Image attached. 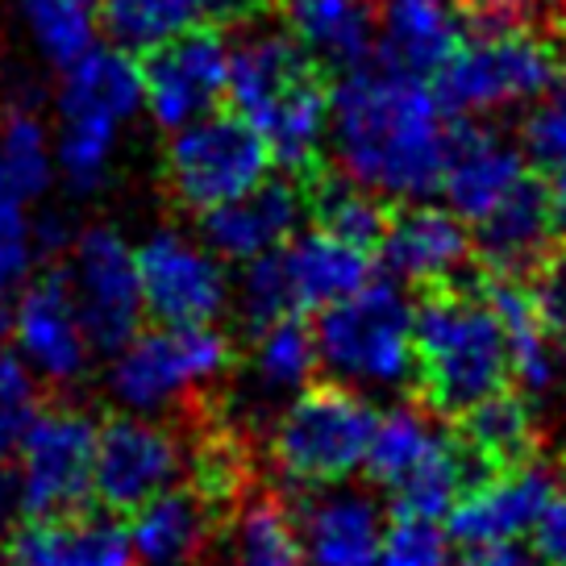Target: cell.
Returning a JSON list of instances; mask_svg holds the SVG:
<instances>
[{
  "label": "cell",
  "instance_id": "obj_1",
  "mask_svg": "<svg viewBox=\"0 0 566 566\" xmlns=\"http://www.w3.org/2000/svg\"><path fill=\"white\" fill-rule=\"evenodd\" d=\"M329 138L342 171L388 200H424L446 167V108L424 75L400 67L342 71L329 92Z\"/></svg>",
  "mask_w": 566,
  "mask_h": 566
},
{
  "label": "cell",
  "instance_id": "obj_2",
  "mask_svg": "<svg viewBox=\"0 0 566 566\" xmlns=\"http://www.w3.org/2000/svg\"><path fill=\"white\" fill-rule=\"evenodd\" d=\"M412 354L424 400L438 412L462 417L467 408L509 388V342L479 292L462 283L438 287L412 313Z\"/></svg>",
  "mask_w": 566,
  "mask_h": 566
},
{
  "label": "cell",
  "instance_id": "obj_3",
  "mask_svg": "<svg viewBox=\"0 0 566 566\" xmlns=\"http://www.w3.org/2000/svg\"><path fill=\"white\" fill-rule=\"evenodd\" d=\"M412 313L417 308L396 280L363 283L354 296L321 308L313 325L317 363L334 375V384L354 391L405 388L417 375Z\"/></svg>",
  "mask_w": 566,
  "mask_h": 566
},
{
  "label": "cell",
  "instance_id": "obj_4",
  "mask_svg": "<svg viewBox=\"0 0 566 566\" xmlns=\"http://www.w3.org/2000/svg\"><path fill=\"white\" fill-rule=\"evenodd\" d=\"M475 454L417 405H396L375 421L363 471L391 495L400 516L442 521L475 479Z\"/></svg>",
  "mask_w": 566,
  "mask_h": 566
},
{
  "label": "cell",
  "instance_id": "obj_5",
  "mask_svg": "<svg viewBox=\"0 0 566 566\" xmlns=\"http://www.w3.org/2000/svg\"><path fill=\"white\" fill-rule=\"evenodd\" d=\"M379 412L346 384L301 388L271 429V462L296 488H329L363 471Z\"/></svg>",
  "mask_w": 566,
  "mask_h": 566
},
{
  "label": "cell",
  "instance_id": "obj_6",
  "mask_svg": "<svg viewBox=\"0 0 566 566\" xmlns=\"http://www.w3.org/2000/svg\"><path fill=\"white\" fill-rule=\"evenodd\" d=\"M230 337L217 325H159L113 350L108 396L138 417H159L230 367Z\"/></svg>",
  "mask_w": 566,
  "mask_h": 566
},
{
  "label": "cell",
  "instance_id": "obj_7",
  "mask_svg": "<svg viewBox=\"0 0 566 566\" xmlns=\"http://www.w3.org/2000/svg\"><path fill=\"white\" fill-rule=\"evenodd\" d=\"M563 51L546 38H533L530 30L475 34L459 42V51L446 59L433 92L446 113L479 117L537 101L563 75Z\"/></svg>",
  "mask_w": 566,
  "mask_h": 566
},
{
  "label": "cell",
  "instance_id": "obj_8",
  "mask_svg": "<svg viewBox=\"0 0 566 566\" xmlns=\"http://www.w3.org/2000/svg\"><path fill=\"white\" fill-rule=\"evenodd\" d=\"M271 146L247 117L209 113L184 129H171L167 184L179 196V205L209 212L259 188L271 176Z\"/></svg>",
  "mask_w": 566,
  "mask_h": 566
},
{
  "label": "cell",
  "instance_id": "obj_9",
  "mask_svg": "<svg viewBox=\"0 0 566 566\" xmlns=\"http://www.w3.org/2000/svg\"><path fill=\"white\" fill-rule=\"evenodd\" d=\"M18 509L25 516H59L84 509L92 495L96 421L80 408H38L18 450Z\"/></svg>",
  "mask_w": 566,
  "mask_h": 566
},
{
  "label": "cell",
  "instance_id": "obj_10",
  "mask_svg": "<svg viewBox=\"0 0 566 566\" xmlns=\"http://www.w3.org/2000/svg\"><path fill=\"white\" fill-rule=\"evenodd\" d=\"M71 301L80 308L84 334L92 350L113 354L138 334L142 325V280H138V250L108 226H92L71 242L67 271Z\"/></svg>",
  "mask_w": 566,
  "mask_h": 566
},
{
  "label": "cell",
  "instance_id": "obj_11",
  "mask_svg": "<svg viewBox=\"0 0 566 566\" xmlns=\"http://www.w3.org/2000/svg\"><path fill=\"white\" fill-rule=\"evenodd\" d=\"M142 304L159 325H212L230 308L226 259L179 230H155L138 247Z\"/></svg>",
  "mask_w": 566,
  "mask_h": 566
},
{
  "label": "cell",
  "instance_id": "obj_12",
  "mask_svg": "<svg viewBox=\"0 0 566 566\" xmlns=\"http://www.w3.org/2000/svg\"><path fill=\"white\" fill-rule=\"evenodd\" d=\"M184 479V446L155 417L122 412L96 424L92 495L108 513H134L138 504L176 488Z\"/></svg>",
  "mask_w": 566,
  "mask_h": 566
},
{
  "label": "cell",
  "instance_id": "obj_13",
  "mask_svg": "<svg viewBox=\"0 0 566 566\" xmlns=\"http://www.w3.org/2000/svg\"><path fill=\"white\" fill-rule=\"evenodd\" d=\"M226 84H230V42L209 25H192L146 54L142 108H150L155 125L171 134L217 113L226 101Z\"/></svg>",
  "mask_w": 566,
  "mask_h": 566
},
{
  "label": "cell",
  "instance_id": "obj_14",
  "mask_svg": "<svg viewBox=\"0 0 566 566\" xmlns=\"http://www.w3.org/2000/svg\"><path fill=\"white\" fill-rule=\"evenodd\" d=\"M549 495L554 475L542 462L530 459L516 467H495L454 500V509L446 513V533L467 549L521 542L537 525Z\"/></svg>",
  "mask_w": 566,
  "mask_h": 566
},
{
  "label": "cell",
  "instance_id": "obj_15",
  "mask_svg": "<svg viewBox=\"0 0 566 566\" xmlns=\"http://www.w3.org/2000/svg\"><path fill=\"white\" fill-rule=\"evenodd\" d=\"M13 342L21 363L46 384L67 388L88 371L92 342L84 334L80 308L71 301L67 275H38L21 283V301L13 308Z\"/></svg>",
  "mask_w": 566,
  "mask_h": 566
},
{
  "label": "cell",
  "instance_id": "obj_16",
  "mask_svg": "<svg viewBox=\"0 0 566 566\" xmlns=\"http://www.w3.org/2000/svg\"><path fill=\"white\" fill-rule=\"evenodd\" d=\"M379 259L396 283H424V287H454L462 266L475 259L471 230L459 212L412 200L408 209L388 217L379 238Z\"/></svg>",
  "mask_w": 566,
  "mask_h": 566
},
{
  "label": "cell",
  "instance_id": "obj_17",
  "mask_svg": "<svg viewBox=\"0 0 566 566\" xmlns=\"http://www.w3.org/2000/svg\"><path fill=\"white\" fill-rule=\"evenodd\" d=\"M384 509L371 492L346 483L313 488L296 513L304 566H375L384 542Z\"/></svg>",
  "mask_w": 566,
  "mask_h": 566
},
{
  "label": "cell",
  "instance_id": "obj_18",
  "mask_svg": "<svg viewBox=\"0 0 566 566\" xmlns=\"http://www.w3.org/2000/svg\"><path fill=\"white\" fill-rule=\"evenodd\" d=\"M200 230H205V247L226 259V263H250L263 259L271 250H283L304 217V192L287 179L266 176L259 188L242 192L238 200H226L217 209L200 212Z\"/></svg>",
  "mask_w": 566,
  "mask_h": 566
},
{
  "label": "cell",
  "instance_id": "obj_19",
  "mask_svg": "<svg viewBox=\"0 0 566 566\" xmlns=\"http://www.w3.org/2000/svg\"><path fill=\"white\" fill-rule=\"evenodd\" d=\"M321 67L296 46L292 34L275 30H254L242 42L230 46V84L226 101H233V113L247 117L254 129L275 113V108L296 96V92L317 80Z\"/></svg>",
  "mask_w": 566,
  "mask_h": 566
},
{
  "label": "cell",
  "instance_id": "obj_20",
  "mask_svg": "<svg viewBox=\"0 0 566 566\" xmlns=\"http://www.w3.org/2000/svg\"><path fill=\"white\" fill-rule=\"evenodd\" d=\"M9 566H134L129 533L108 513H59L30 516L9 537Z\"/></svg>",
  "mask_w": 566,
  "mask_h": 566
},
{
  "label": "cell",
  "instance_id": "obj_21",
  "mask_svg": "<svg viewBox=\"0 0 566 566\" xmlns=\"http://www.w3.org/2000/svg\"><path fill=\"white\" fill-rule=\"evenodd\" d=\"M471 250L492 275L521 280L554 250V217L542 179L525 176L492 212H483L471 233Z\"/></svg>",
  "mask_w": 566,
  "mask_h": 566
},
{
  "label": "cell",
  "instance_id": "obj_22",
  "mask_svg": "<svg viewBox=\"0 0 566 566\" xmlns=\"http://www.w3.org/2000/svg\"><path fill=\"white\" fill-rule=\"evenodd\" d=\"M525 176H530V167L513 142L495 138L492 129H479V125H462L450 134V146H446L438 192L450 200V212H459L462 221L475 226L479 217L492 212Z\"/></svg>",
  "mask_w": 566,
  "mask_h": 566
},
{
  "label": "cell",
  "instance_id": "obj_23",
  "mask_svg": "<svg viewBox=\"0 0 566 566\" xmlns=\"http://www.w3.org/2000/svg\"><path fill=\"white\" fill-rule=\"evenodd\" d=\"M129 554L134 566H200L212 554L217 525L205 492L167 488L129 513Z\"/></svg>",
  "mask_w": 566,
  "mask_h": 566
},
{
  "label": "cell",
  "instance_id": "obj_24",
  "mask_svg": "<svg viewBox=\"0 0 566 566\" xmlns=\"http://www.w3.org/2000/svg\"><path fill=\"white\" fill-rule=\"evenodd\" d=\"M462 42L454 0H375V46L384 63L412 75H438Z\"/></svg>",
  "mask_w": 566,
  "mask_h": 566
},
{
  "label": "cell",
  "instance_id": "obj_25",
  "mask_svg": "<svg viewBox=\"0 0 566 566\" xmlns=\"http://www.w3.org/2000/svg\"><path fill=\"white\" fill-rule=\"evenodd\" d=\"M142 108V63L122 46H88L71 59L59 80V117L63 122H101L122 129Z\"/></svg>",
  "mask_w": 566,
  "mask_h": 566
},
{
  "label": "cell",
  "instance_id": "obj_26",
  "mask_svg": "<svg viewBox=\"0 0 566 566\" xmlns=\"http://www.w3.org/2000/svg\"><path fill=\"white\" fill-rule=\"evenodd\" d=\"M287 34L321 71H354L375 54V0H287Z\"/></svg>",
  "mask_w": 566,
  "mask_h": 566
},
{
  "label": "cell",
  "instance_id": "obj_27",
  "mask_svg": "<svg viewBox=\"0 0 566 566\" xmlns=\"http://www.w3.org/2000/svg\"><path fill=\"white\" fill-rule=\"evenodd\" d=\"M280 259L287 280H292L301 313L304 308H325V304L334 301H346L363 283H371V271H375L371 250L342 242V238H334V233L325 230L292 238L280 250Z\"/></svg>",
  "mask_w": 566,
  "mask_h": 566
},
{
  "label": "cell",
  "instance_id": "obj_28",
  "mask_svg": "<svg viewBox=\"0 0 566 566\" xmlns=\"http://www.w3.org/2000/svg\"><path fill=\"white\" fill-rule=\"evenodd\" d=\"M226 566H304L296 513L275 495H250L212 542Z\"/></svg>",
  "mask_w": 566,
  "mask_h": 566
},
{
  "label": "cell",
  "instance_id": "obj_29",
  "mask_svg": "<svg viewBox=\"0 0 566 566\" xmlns=\"http://www.w3.org/2000/svg\"><path fill=\"white\" fill-rule=\"evenodd\" d=\"M479 296L488 301V308L504 329L513 379H521V388L530 396H542L554 384V350H549L546 325L537 321V308L530 301V287L521 280H509V275H492V280L479 283Z\"/></svg>",
  "mask_w": 566,
  "mask_h": 566
},
{
  "label": "cell",
  "instance_id": "obj_30",
  "mask_svg": "<svg viewBox=\"0 0 566 566\" xmlns=\"http://www.w3.org/2000/svg\"><path fill=\"white\" fill-rule=\"evenodd\" d=\"M533 442H537V424H533V408L513 396V391H495L475 408L462 412V446L475 454L479 467H516V462L533 459Z\"/></svg>",
  "mask_w": 566,
  "mask_h": 566
},
{
  "label": "cell",
  "instance_id": "obj_31",
  "mask_svg": "<svg viewBox=\"0 0 566 566\" xmlns=\"http://www.w3.org/2000/svg\"><path fill=\"white\" fill-rule=\"evenodd\" d=\"M317 337H313V325H304L301 313L292 317H280L254 329V358H250V371H254V384L259 391H271V396H292L313 384L317 375Z\"/></svg>",
  "mask_w": 566,
  "mask_h": 566
},
{
  "label": "cell",
  "instance_id": "obj_32",
  "mask_svg": "<svg viewBox=\"0 0 566 566\" xmlns=\"http://www.w3.org/2000/svg\"><path fill=\"white\" fill-rule=\"evenodd\" d=\"M101 30L113 46L150 54L200 21V0H96Z\"/></svg>",
  "mask_w": 566,
  "mask_h": 566
},
{
  "label": "cell",
  "instance_id": "obj_33",
  "mask_svg": "<svg viewBox=\"0 0 566 566\" xmlns=\"http://www.w3.org/2000/svg\"><path fill=\"white\" fill-rule=\"evenodd\" d=\"M304 209H313L317 226L325 233H334L342 242H354L363 250H375L379 238H384V226H388V209L384 200L354 184L346 171L342 176H321L313 184V192L304 196Z\"/></svg>",
  "mask_w": 566,
  "mask_h": 566
},
{
  "label": "cell",
  "instance_id": "obj_34",
  "mask_svg": "<svg viewBox=\"0 0 566 566\" xmlns=\"http://www.w3.org/2000/svg\"><path fill=\"white\" fill-rule=\"evenodd\" d=\"M0 176L4 192L18 200H38L54 179V142L30 108H13L0 125Z\"/></svg>",
  "mask_w": 566,
  "mask_h": 566
},
{
  "label": "cell",
  "instance_id": "obj_35",
  "mask_svg": "<svg viewBox=\"0 0 566 566\" xmlns=\"http://www.w3.org/2000/svg\"><path fill=\"white\" fill-rule=\"evenodd\" d=\"M21 21L38 51L59 67H67L71 59L96 46L101 34L96 0H21Z\"/></svg>",
  "mask_w": 566,
  "mask_h": 566
},
{
  "label": "cell",
  "instance_id": "obj_36",
  "mask_svg": "<svg viewBox=\"0 0 566 566\" xmlns=\"http://www.w3.org/2000/svg\"><path fill=\"white\" fill-rule=\"evenodd\" d=\"M117 150V129L101 122H63L54 142V171H63L75 192H96L108 179Z\"/></svg>",
  "mask_w": 566,
  "mask_h": 566
},
{
  "label": "cell",
  "instance_id": "obj_37",
  "mask_svg": "<svg viewBox=\"0 0 566 566\" xmlns=\"http://www.w3.org/2000/svg\"><path fill=\"white\" fill-rule=\"evenodd\" d=\"M238 308H242V317H247L250 329H263L271 321L301 313L296 292H292V280H287V271H283L280 250L242 263V275H238Z\"/></svg>",
  "mask_w": 566,
  "mask_h": 566
},
{
  "label": "cell",
  "instance_id": "obj_38",
  "mask_svg": "<svg viewBox=\"0 0 566 566\" xmlns=\"http://www.w3.org/2000/svg\"><path fill=\"white\" fill-rule=\"evenodd\" d=\"M375 566H454L450 533L429 516H400L384 530Z\"/></svg>",
  "mask_w": 566,
  "mask_h": 566
},
{
  "label": "cell",
  "instance_id": "obj_39",
  "mask_svg": "<svg viewBox=\"0 0 566 566\" xmlns=\"http://www.w3.org/2000/svg\"><path fill=\"white\" fill-rule=\"evenodd\" d=\"M38 412V375L18 354H0V462L13 459L21 433Z\"/></svg>",
  "mask_w": 566,
  "mask_h": 566
},
{
  "label": "cell",
  "instance_id": "obj_40",
  "mask_svg": "<svg viewBox=\"0 0 566 566\" xmlns=\"http://www.w3.org/2000/svg\"><path fill=\"white\" fill-rule=\"evenodd\" d=\"M521 146L537 167H563L566 163V67L563 75L537 96L525 125H521Z\"/></svg>",
  "mask_w": 566,
  "mask_h": 566
},
{
  "label": "cell",
  "instance_id": "obj_41",
  "mask_svg": "<svg viewBox=\"0 0 566 566\" xmlns=\"http://www.w3.org/2000/svg\"><path fill=\"white\" fill-rule=\"evenodd\" d=\"M34 254V226H30V217L21 209V200L0 192V301L30 280Z\"/></svg>",
  "mask_w": 566,
  "mask_h": 566
},
{
  "label": "cell",
  "instance_id": "obj_42",
  "mask_svg": "<svg viewBox=\"0 0 566 566\" xmlns=\"http://www.w3.org/2000/svg\"><path fill=\"white\" fill-rule=\"evenodd\" d=\"M530 301L537 321L546 325L549 342H566V247L549 250L542 263L530 271Z\"/></svg>",
  "mask_w": 566,
  "mask_h": 566
},
{
  "label": "cell",
  "instance_id": "obj_43",
  "mask_svg": "<svg viewBox=\"0 0 566 566\" xmlns=\"http://www.w3.org/2000/svg\"><path fill=\"white\" fill-rule=\"evenodd\" d=\"M462 25L471 34H504V30H530L533 0H454Z\"/></svg>",
  "mask_w": 566,
  "mask_h": 566
},
{
  "label": "cell",
  "instance_id": "obj_44",
  "mask_svg": "<svg viewBox=\"0 0 566 566\" xmlns=\"http://www.w3.org/2000/svg\"><path fill=\"white\" fill-rule=\"evenodd\" d=\"M533 554L546 566H566V492L554 488V495L546 500V509L533 525Z\"/></svg>",
  "mask_w": 566,
  "mask_h": 566
},
{
  "label": "cell",
  "instance_id": "obj_45",
  "mask_svg": "<svg viewBox=\"0 0 566 566\" xmlns=\"http://www.w3.org/2000/svg\"><path fill=\"white\" fill-rule=\"evenodd\" d=\"M459 566H546L537 554L521 549L516 542H500V546H475L467 549V558Z\"/></svg>",
  "mask_w": 566,
  "mask_h": 566
},
{
  "label": "cell",
  "instance_id": "obj_46",
  "mask_svg": "<svg viewBox=\"0 0 566 566\" xmlns=\"http://www.w3.org/2000/svg\"><path fill=\"white\" fill-rule=\"evenodd\" d=\"M271 0H200V18L212 21H250L259 18Z\"/></svg>",
  "mask_w": 566,
  "mask_h": 566
},
{
  "label": "cell",
  "instance_id": "obj_47",
  "mask_svg": "<svg viewBox=\"0 0 566 566\" xmlns=\"http://www.w3.org/2000/svg\"><path fill=\"white\" fill-rule=\"evenodd\" d=\"M71 242H75V233H71V226L63 221V217H42V221H34V247L38 250H51V254H59V250H67Z\"/></svg>",
  "mask_w": 566,
  "mask_h": 566
},
{
  "label": "cell",
  "instance_id": "obj_48",
  "mask_svg": "<svg viewBox=\"0 0 566 566\" xmlns=\"http://www.w3.org/2000/svg\"><path fill=\"white\" fill-rule=\"evenodd\" d=\"M546 192H549V217H554V238L566 242V163L554 167V184H549Z\"/></svg>",
  "mask_w": 566,
  "mask_h": 566
},
{
  "label": "cell",
  "instance_id": "obj_49",
  "mask_svg": "<svg viewBox=\"0 0 566 566\" xmlns=\"http://www.w3.org/2000/svg\"><path fill=\"white\" fill-rule=\"evenodd\" d=\"M13 513H18V483H13V475H9L4 462H0V530L9 525Z\"/></svg>",
  "mask_w": 566,
  "mask_h": 566
},
{
  "label": "cell",
  "instance_id": "obj_50",
  "mask_svg": "<svg viewBox=\"0 0 566 566\" xmlns=\"http://www.w3.org/2000/svg\"><path fill=\"white\" fill-rule=\"evenodd\" d=\"M13 342V313L4 308V301H0V354H4V346Z\"/></svg>",
  "mask_w": 566,
  "mask_h": 566
},
{
  "label": "cell",
  "instance_id": "obj_51",
  "mask_svg": "<svg viewBox=\"0 0 566 566\" xmlns=\"http://www.w3.org/2000/svg\"><path fill=\"white\" fill-rule=\"evenodd\" d=\"M554 30H558V38H563V46H566V0H558V9H554Z\"/></svg>",
  "mask_w": 566,
  "mask_h": 566
},
{
  "label": "cell",
  "instance_id": "obj_52",
  "mask_svg": "<svg viewBox=\"0 0 566 566\" xmlns=\"http://www.w3.org/2000/svg\"><path fill=\"white\" fill-rule=\"evenodd\" d=\"M0 192H4V176H0Z\"/></svg>",
  "mask_w": 566,
  "mask_h": 566
}]
</instances>
